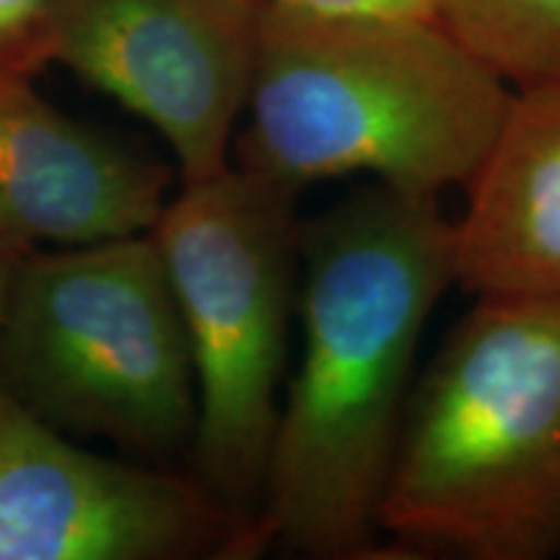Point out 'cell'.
Wrapping results in <instances>:
<instances>
[{"label": "cell", "instance_id": "6da1fadb", "mask_svg": "<svg viewBox=\"0 0 560 560\" xmlns=\"http://www.w3.org/2000/svg\"><path fill=\"white\" fill-rule=\"evenodd\" d=\"M452 283L439 198L376 182L301 219L304 342L272 433L255 556L272 542L330 560L374 550L420 335Z\"/></svg>", "mask_w": 560, "mask_h": 560}, {"label": "cell", "instance_id": "7a4b0ae2", "mask_svg": "<svg viewBox=\"0 0 560 560\" xmlns=\"http://www.w3.org/2000/svg\"><path fill=\"white\" fill-rule=\"evenodd\" d=\"M511 86L439 21L312 19L262 5L236 166L304 190L371 174L439 198L472 179Z\"/></svg>", "mask_w": 560, "mask_h": 560}, {"label": "cell", "instance_id": "3957f363", "mask_svg": "<svg viewBox=\"0 0 560 560\" xmlns=\"http://www.w3.org/2000/svg\"><path fill=\"white\" fill-rule=\"evenodd\" d=\"M380 529L472 560L560 552V301L482 296L410 392Z\"/></svg>", "mask_w": 560, "mask_h": 560}, {"label": "cell", "instance_id": "277c9868", "mask_svg": "<svg viewBox=\"0 0 560 560\" xmlns=\"http://www.w3.org/2000/svg\"><path fill=\"white\" fill-rule=\"evenodd\" d=\"M296 200L231 164L182 182L151 229L192 361L190 472L242 524L252 556L299 304Z\"/></svg>", "mask_w": 560, "mask_h": 560}, {"label": "cell", "instance_id": "5b68a950", "mask_svg": "<svg viewBox=\"0 0 560 560\" xmlns=\"http://www.w3.org/2000/svg\"><path fill=\"white\" fill-rule=\"evenodd\" d=\"M0 387L70 439L156 465L190 452V348L151 231L11 262Z\"/></svg>", "mask_w": 560, "mask_h": 560}, {"label": "cell", "instance_id": "8992f818", "mask_svg": "<svg viewBox=\"0 0 560 560\" xmlns=\"http://www.w3.org/2000/svg\"><path fill=\"white\" fill-rule=\"evenodd\" d=\"M252 558L192 472L104 457L0 387V560Z\"/></svg>", "mask_w": 560, "mask_h": 560}, {"label": "cell", "instance_id": "52a82bcc", "mask_svg": "<svg viewBox=\"0 0 560 560\" xmlns=\"http://www.w3.org/2000/svg\"><path fill=\"white\" fill-rule=\"evenodd\" d=\"M257 16L223 0H62L52 62L149 122L198 182L231 166Z\"/></svg>", "mask_w": 560, "mask_h": 560}, {"label": "cell", "instance_id": "ba28073f", "mask_svg": "<svg viewBox=\"0 0 560 560\" xmlns=\"http://www.w3.org/2000/svg\"><path fill=\"white\" fill-rule=\"evenodd\" d=\"M170 166L70 120L0 75V257L149 234L170 200Z\"/></svg>", "mask_w": 560, "mask_h": 560}, {"label": "cell", "instance_id": "9c48e42d", "mask_svg": "<svg viewBox=\"0 0 560 560\" xmlns=\"http://www.w3.org/2000/svg\"><path fill=\"white\" fill-rule=\"evenodd\" d=\"M452 223L454 283L560 301V81L511 89L499 136Z\"/></svg>", "mask_w": 560, "mask_h": 560}, {"label": "cell", "instance_id": "30bf717a", "mask_svg": "<svg viewBox=\"0 0 560 560\" xmlns=\"http://www.w3.org/2000/svg\"><path fill=\"white\" fill-rule=\"evenodd\" d=\"M433 16L511 89L560 81V0H431Z\"/></svg>", "mask_w": 560, "mask_h": 560}, {"label": "cell", "instance_id": "8fae6325", "mask_svg": "<svg viewBox=\"0 0 560 560\" xmlns=\"http://www.w3.org/2000/svg\"><path fill=\"white\" fill-rule=\"evenodd\" d=\"M62 0H0V75L32 79L55 55Z\"/></svg>", "mask_w": 560, "mask_h": 560}, {"label": "cell", "instance_id": "7c38bea8", "mask_svg": "<svg viewBox=\"0 0 560 560\" xmlns=\"http://www.w3.org/2000/svg\"><path fill=\"white\" fill-rule=\"evenodd\" d=\"M262 5L312 19H425L433 16L431 0H262Z\"/></svg>", "mask_w": 560, "mask_h": 560}, {"label": "cell", "instance_id": "4fadbf2b", "mask_svg": "<svg viewBox=\"0 0 560 560\" xmlns=\"http://www.w3.org/2000/svg\"><path fill=\"white\" fill-rule=\"evenodd\" d=\"M9 276H11V260H3V257H0V306H3L5 285H9Z\"/></svg>", "mask_w": 560, "mask_h": 560}, {"label": "cell", "instance_id": "5bb4252c", "mask_svg": "<svg viewBox=\"0 0 560 560\" xmlns=\"http://www.w3.org/2000/svg\"><path fill=\"white\" fill-rule=\"evenodd\" d=\"M223 3L236 5V9L249 11V13H260V9H262V0H223Z\"/></svg>", "mask_w": 560, "mask_h": 560}]
</instances>
